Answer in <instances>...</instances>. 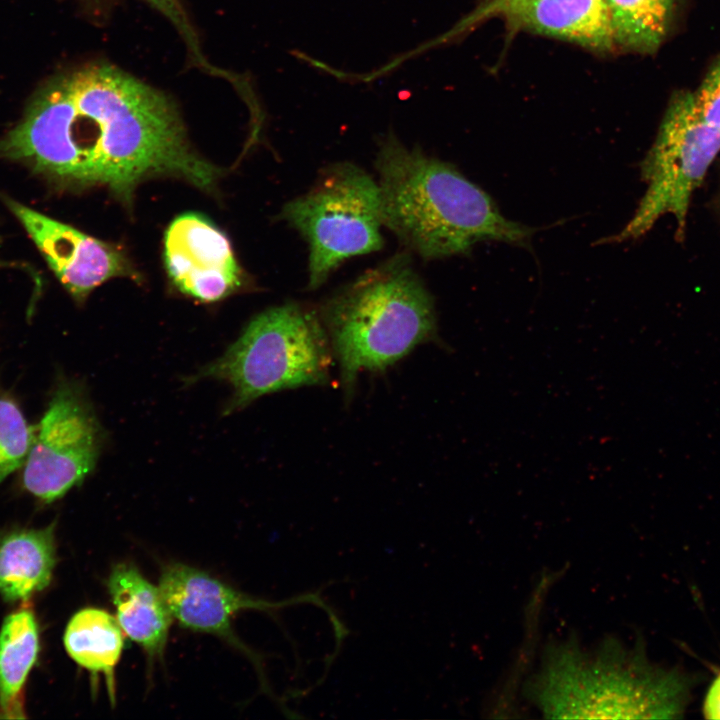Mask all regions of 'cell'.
Returning a JSON list of instances; mask_svg holds the SVG:
<instances>
[{"label": "cell", "mask_w": 720, "mask_h": 720, "mask_svg": "<svg viewBox=\"0 0 720 720\" xmlns=\"http://www.w3.org/2000/svg\"><path fill=\"white\" fill-rule=\"evenodd\" d=\"M102 444L95 413L80 386L60 381L36 427L22 484L44 503L63 497L94 469Z\"/></svg>", "instance_id": "8"}, {"label": "cell", "mask_w": 720, "mask_h": 720, "mask_svg": "<svg viewBox=\"0 0 720 720\" xmlns=\"http://www.w3.org/2000/svg\"><path fill=\"white\" fill-rule=\"evenodd\" d=\"M375 168L383 226L423 259L469 254L487 240L526 245L534 232L503 216L453 165L406 147L393 134L380 141Z\"/></svg>", "instance_id": "2"}, {"label": "cell", "mask_w": 720, "mask_h": 720, "mask_svg": "<svg viewBox=\"0 0 720 720\" xmlns=\"http://www.w3.org/2000/svg\"><path fill=\"white\" fill-rule=\"evenodd\" d=\"M679 0H605L615 48L650 53L659 48Z\"/></svg>", "instance_id": "17"}, {"label": "cell", "mask_w": 720, "mask_h": 720, "mask_svg": "<svg viewBox=\"0 0 720 720\" xmlns=\"http://www.w3.org/2000/svg\"><path fill=\"white\" fill-rule=\"evenodd\" d=\"M39 652V630L33 612L8 615L0 630V708L6 717H20L21 691Z\"/></svg>", "instance_id": "16"}, {"label": "cell", "mask_w": 720, "mask_h": 720, "mask_svg": "<svg viewBox=\"0 0 720 720\" xmlns=\"http://www.w3.org/2000/svg\"><path fill=\"white\" fill-rule=\"evenodd\" d=\"M6 204L58 280L77 301H83L109 279L135 275L117 247L15 200L6 199Z\"/></svg>", "instance_id": "10"}, {"label": "cell", "mask_w": 720, "mask_h": 720, "mask_svg": "<svg viewBox=\"0 0 720 720\" xmlns=\"http://www.w3.org/2000/svg\"><path fill=\"white\" fill-rule=\"evenodd\" d=\"M318 313L348 392L359 373L384 371L416 346L438 340L433 297L407 252L364 272Z\"/></svg>", "instance_id": "4"}, {"label": "cell", "mask_w": 720, "mask_h": 720, "mask_svg": "<svg viewBox=\"0 0 720 720\" xmlns=\"http://www.w3.org/2000/svg\"><path fill=\"white\" fill-rule=\"evenodd\" d=\"M279 218L308 244V285L315 290L345 260L383 246L378 182L351 162L320 171L314 185L287 202Z\"/></svg>", "instance_id": "6"}, {"label": "cell", "mask_w": 720, "mask_h": 720, "mask_svg": "<svg viewBox=\"0 0 720 720\" xmlns=\"http://www.w3.org/2000/svg\"><path fill=\"white\" fill-rule=\"evenodd\" d=\"M543 656L525 689L545 718H674L682 710L680 677L616 639L592 650L576 639L555 642Z\"/></svg>", "instance_id": "3"}, {"label": "cell", "mask_w": 720, "mask_h": 720, "mask_svg": "<svg viewBox=\"0 0 720 720\" xmlns=\"http://www.w3.org/2000/svg\"><path fill=\"white\" fill-rule=\"evenodd\" d=\"M703 711L707 719H720V673L707 692Z\"/></svg>", "instance_id": "21"}, {"label": "cell", "mask_w": 720, "mask_h": 720, "mask_svg": "<svg viewBox=\"0 0 720 720\" xmlns=\"http://www.w3.org/2000/svg\"><path fill=\"white\" fill-rule=\"evenodd\" d=\"M32 436L33 428L18 404L0 394V483L23 466Z\"/></svg>", "instance_id": "18"}, {"label": "cell", "mask_w": 720, "mask_h": 720, "mask_svg": "<svg viewBox=\"0 0 720 720\" xmlns=\"http://www.w3.org/2000/svg\"><path fill=\"white\" fill-rule=\"evenodd\" d=\"M56 564L54 525L19 529L0 540V596L25 601L45 589Z\"/></svg>", "instance_id": "14"}, {"label": "cell", "mask_w": 720, "mask_h": 720, "mask_svg": "<svg viewBox=\"0 0 720 720\" xmlns=\"http://www.w3.org/2000/svg\"><path fill=\"white\" fill-rule=\"evenodd\" d=\"M333 356L318 310L289 302L254 317L226 352L193 378L229 384V414L270 393L326 384Z\"/></svg>", "instance_id": "5"}, {"label": "cell", "mask_w": 720, "mask_h": 720, "mask_svg": "<svg viewBox=\"0 0 720 720\" xmlns=\"http://www.w3.org/2000/svg\"><path fill=\"white\" fill-rule=\"evenodd\" d=\"M692 94L699 116L705 123L720 132V56Z\"/></svg>", "instance_id": "20"}, {"label": "cell", "mask_w": 720, "mask_h": 720, "mask_svg": "<svg viewBox=\"0 0 720 720\" xmlns=\"http://www.w3.org/2000/svg\"><path fill=\"white\" fill-rule=\"evenodd\" d=\"M491 16L592 50L615 48L605 0H485L473 20Z\"/></svg>", "instance_id": "12"}, {"label": "cell", "mask_w": 720, "mask_h": 720, "mask_svg": "<svg viewBox=\"0 0 720 720\" xmlns=\"http://www.w3.org/2000/svg\"><path fill=\"white\" fill-rule=\"evenodd\" d=\"M164 263L174 286L203 303L222 300L242 285L228 238L198 213H184L171 222L164 238Z\"/></svg>", "instance_id": "9"}, {"label": "cell", "mask_w": 720, "mask_h": 720, "mask_svg": "<svg viewBox=\"0 0 720 720\" xmlns=\"http://www.w3.org/2000/svg\"><path fill=\"white\" fill-rule=\"evenodd\" d=\"M91 2H107L109 0H88ZM160 13H162L176 28L179 35L185 42L192 64L209 75L220 77L234 84L238 75L223 70L210 63L202 52L199 39L188 14L182 4V0H145Z\"/></svg>", "instance_id": "19"}, {"label": "cell", "mask_w": 720, "mask_h": 720, "mask_svg": "<svg viewBox=\"0 0 720 720\" xmlns=\"http://www.w3.org/2000/svg\"><path fill=\"white\" fill-rule=\"evenodd\" d=\"M119 625L154 660L163 656L173 617L158 586L127 563L115 565L107 580Z\"/></svg>", "instance_id": "13"}, {"label": "cell", "mask_w": 720, "mask_h": 720, "mask_svg": "<svg viewBox=\"0 0 720 720\" xmlns=\"http://www.w3.org/2000/svg\"><path fill=\"white\" fill-rule=\"evenodd\" d=\"M719 152L720 132L699 116L692 92L674 95L642 163L645 194L632 219L613 240L637 238L667 214L674 216L681 237L692 195Z\"/></svg>", "instance_id": "7"}, {"label": "cell", "mask_w": 720, "mask_h": 720, "mask_svg": "<svg viewBox=\"0 0 720 720\" xmlns=\"http://www.w3.org/2000/svg\"><path fill=\"white\" fill-rule=\"evenodd\" d=\"M125 645V633L106 610L86 607L69 620L64 633L68 655L94 676L105 678L110 702L116 699L115 668Z\"/></svg>", "instance_id": "15"}, {"label": "cell", "mask_w": 720, "mask_h": 720, "mask_svg": "<svg viewBox=\"0 0 720 720\" xmlns=\"http://www.w3.org/2000/svg\"><path fill=\"white\" fill-rule=\"evenodd\" d=\"M158 587L173 619L180 626L219 636L242 650L247 649L233 633V618L241 611H263L272 605L182 563L164 567Z\"/></svg>", "instance_id": "11"}, {"label": "cell", "mask_w": 720, "mask_h": 720, "mask_svg": "<svg viewBox=\"0 0 720 720\" xmlns=\"http://www.w3.org/2000/svg\"><path fill=\"white\" fill-rule=\"evenodd\" d=\"M0 156L64 185L105 186L127 203L147 178L209 190L220 175L192 149L164 92L103 62L48 80L0 140Z\"/></svg>", "instance_id": "1"}]
</instances>
